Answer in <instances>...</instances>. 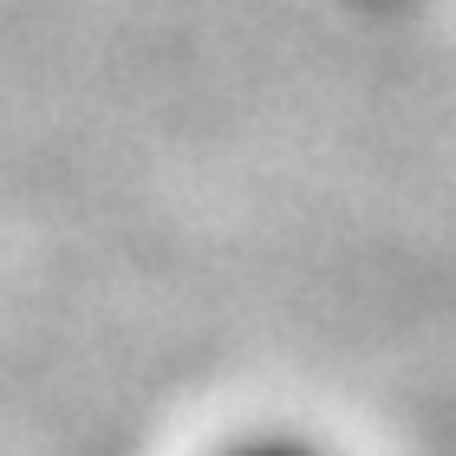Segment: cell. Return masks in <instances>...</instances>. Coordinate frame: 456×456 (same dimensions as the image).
Returning <instances> with one entry per match:
<instances>
[{
    "instance_id": "cell-1",
    "label": "cell",
    "mask_w": 456,
    "mask_h": 456,
    "mask_svg": "<svg viewBox=\"0 0 456 456\" xmlns=\"http://www.w3.org/2000/svg\"><path fill=\"white\" fill-rule=\"evenodd\" d=\"M241 456H320V450H306V444H255V450H241Z\"/></svg>"
}]
</instances>
